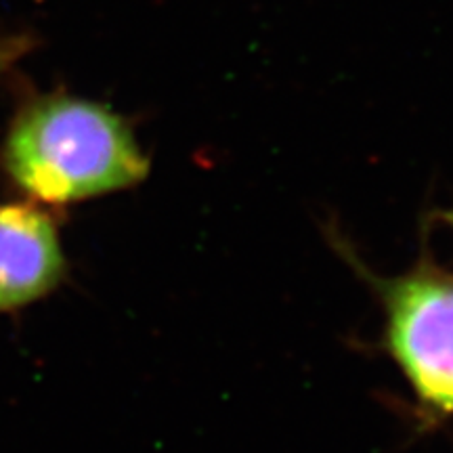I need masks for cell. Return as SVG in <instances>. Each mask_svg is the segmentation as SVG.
<instances>
[{"label":"cell","mask_w":453,"mask_h":453,"mask_svg":"<svg viewBox=\"0 0 453 453\" xmlns=\"http://www.w3.org/2000/svg\"><path fill=\"white\" fill-rule=\"evenodd\" d=\"M349 263L364 275L384 311V349L410 384L418 418L437 424L453 418V273L426 248L405 273L380 277L349 248Z\"/></svg>","instance_id":"obj_2"},{"label":"cell","mask_w":453,"mask_h":453,"mask_svg":"<svg viewBox=\"0 0 453 453\" xmlns=\"http://www.w3.org/2000/svg\"><path fill=\"white\" fill-rule=\"evenodd\" d=\"M0 166L30 202L50 211L143 183L150 157L127 118L73 95H42L15 113Z\"/></svg>","instance_id":"obj_1"},{"label":"cell","mask_w":453,"mask_h":453,"mask_svg":"<svg viewBox=\"0 0 453 453\" xmlns=\"http://www.w3.org/2000/svg\"><path fill=\"white\" fill-rule=\"evenodd\" d=\"M67 271L53 211L30 200L0 203V315L47 298Z\"/></svg>","instance_id":"obj_3"},{"label":"cell","mask_w":453,"mask_h":453,"mask_svg":"<svg viewBox=\"0 0 453 453\" xmlns=\"http://www.w3.org/2000/svg\"><path fill=\"white\" fill-rule=\"evenodd\" d=\"M434 219L439 220V223H443L453 229V211H443V212H437L434 214Z\"/></svg>","instance_id":"obj_5"},{"label":"cell","mask_w":453,"mask_h":453,"mask_svg":"<svg viewBox=\"0 0 453 453\" xmlns=\"http://www.w3.org/2000/svg\"><path fill=\"white\" fill-rule=\"evenodd\" d=\"M32 50V38L27 36H9L0 38V76L7 73L21 57Z\"/></svg>","instance_id":"obj_4"}]
</instances>
